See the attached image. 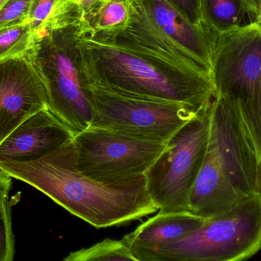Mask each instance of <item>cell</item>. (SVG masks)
<instances>
[{
    "label": "cell",
    "instance_id": "obj_1",
    "mask_svg": "<svg viewBox=\"0 0 261 261\" xmlns=\"http://www.w3.org/2000/svg\"><path fill=\"white\" fill-rule=\"evenodd\" d=\"M0 169L96 228L126 225L159 211L145 175L102 182L79 171L73 138L35 161H0Z\"/></svg>",
    "mask_w": 261,
    "mask_h": 261
},
{
    "label": "cell",
    "instance_id": "obj_2",
    "mask_svg": "<svg viewBox=\"0 0 261 261\" xmlns=\"http://www.w3.org/2000/svg\"><path fill=\"white\" fill-rule=\"evenodd\" d=\"M84 83L119 94L206 111L216 96L211 73L193 70L130 43L87 31L81 41Z\"/></svg>",
    "mask_w": 261,
    "mask_h": 261
},
{
    "label": "cell",
    "instance_id": "obj_3",
    "mask_svg": "<svg viewBox=\"0 0 261 261\" xmlns=\"http://www.w3.org/2000/svg\"><path fill=\"white\" fill-rule=\"evenodd\" d=\"M261 194V156L239 116L220 96L211 106L208 149L190 194V213L205 219Z\"/></svg>",
    "mask_w": 261,
    "mask_h": 261
},
{
    "label": "cell",
    "instance_id": "obj_4",
    "mask_svg": "<svg viewBox=\"0 0 261 261\" xmlns=\"http://www.w3.org/2000/svg\"><path fill=\"white\" fill-rule=\"evenodd\" d=\"M87 30L81 22L45 31L35 36L28 55L44 85L49 110L74 135L90 128L92 122L81 49Z\"/></svg>",
    "mask_w": 261,
    "mask_h": 261
},
{
    "label": "cell",
    "instance_id": "obj_5",
    "mask_svg": "<svg viewBox=\"0 0 261 261\" xmlns=\"http://www.w3.org/2000/svg\"><path fill=\"white\" fill-rule=\"evenodd\" d=\"M129 1L126 29L106 36L142 47L184 67L211 73L218 35L204 24H192L166 0Z\"/></svg>",
    "mask_w": 261,
    "mask_h": 261
},
{
    "label": "cell",
    "instance_id": "obj_6",
    "mask_svg": "<svg viewBox=\"0 0 261 261\" xmlns=\"http://www.w3.org/2000/svg\"><path fill=\"white\" fill-rule=\"evenodd\" d=\"M261 249V194L176 242L132 252L142 261H244Z\"/></svg>",
    "mask_w": 261,
    "mask_h": 261
},
{
    "label": "cell",
    "instance_id": "obj_7",
    "mask_svg": "<svg viewBox=\"0 0 261 261\" xmlns=\"http://www.w3.org/2000/svg\"><path fill=\"white\" fill-rule=\"evenodd\" d=\"M212 77L261 156V24L251 21L218 35Z\"/></svg>",
    "mask_w": 261,
    "mask_h": 261
},
{
    "label": "cell",
    "instance_id": "obj_8",
    "mask_svg": "<svg viewBox=\"0 0 261 261\" xmlns=\"http://www.w3.org/2000/svg\"><path fill=\"white\" fill-rule=\"evenodd\" d=\"M211 107L177 130L145 173L147 190L161 213L190 212L189 202L208 149Z\"/></svg>",
    "mask_w": 261,
    "mask_h": 261
},
{
    "label": "cell",
    "instance_id": "obj_9",
    "mask_svg": "<svg viewBox=\"0 0 261 261\" xmlns=\"http://www.w3.org/2000/svg\"><path fill=\"white\" fill-rule=\"evenodd\" d=\"M92 113L90 127L167 142L199 113L176 103L119 94L84 83Z\"/></svg>",
    "mask_w": 261,
    "mask_h": 261
},
{
    "label": "cell",
    "instance_id": "obj_10",
    "mask_svg": "<svg viewBox=\"0 0 261 261\" xmlns=\"http://www.w3.org/2000/svg\"><path fill=\"white\" fill-rule=\"evenodd\" d=\"M73 144L79 171L102 182L145 175L167 145V142L94 127L75 135Z\"/></svg>",
    "mask_w": 261,
    "mask_h": 261
},
{
    "label": "cell",
    "instance_id": "obj_11",
    "mask_svg": "<svg viewBox=\"0 0 261 261\" xmlns=\"http://www.w3.org/2000/svg\"><path fill=\"white\" fill-rule=\"evenodd\" d=\"M47 108L44 85L28 55L0 63V144L22 122Z\"/></svg>",
    "mask_w": 261,
    "mask_h": 261
},
{
    "label": "cell",
    "instance_id": "obj_12",
    "mask_svg": "<svg viewBox=\"0 0 261 261\" xmlns=\"http://www.w3.org/2000/svg\"><path fill=\"white\" fill-rule=\"evenodd\" d=\"M74 135L48 108L17 127L0 144V161L28 162L45 156Z\"/></svg>",
    "mask_w": 261,
    "mask_h": 261
},
{
    "label": "cell",
    "instance_id": "obj_13",
    "mask_svg": "<svg viewBox=\"0 0 261 261\" xmlns=\"http://www.w3.org/2000/svg\"><path fill=\"white\" fill-rule=\"evenodd\" d=\"M205 219L190 212L161 213L147 219L122 241L130 250L176 242L200 228Z\"/></svg>",
    "mask_w": 261,
    "mask_h": 261
},
{
    "label": "cell",
    "instance_id": "obj_14",
    "mask_svg": "<svg viewBox=\"0 0 261 261\" xmlns=\"http://www.w3.org/2000/svg\"><path fill=\"white\" fill-rule=\"evenodd\" d=\"M201 22L216 35L243 25L251 17L248 0H199Z\"/></svg>",
    "mask_w": 261,
    "mask_h": 261
},
{
    "label": "cell",
    "instance_id": "obj_15",
    "mask_svg": "<svg viewBox=\"0 0 261 261\" xmlns=\"http://www.w3.org/2000/svg\"><path fill=\"white\" fill-rule=\"evenodd\" d=\"M130 16L129 0H107L99 5L84 23L90 33L115 35L126 29Z\"/></svg>",
    "mask_w": 261,
    "mask_h": 261
},
{
    "label": "cell",
    "instance_id": "obj_16",
    "mask_svg": "<svg viewBox=\"0 0 261 261\" xmlns=\"http://www.w3.org/2000/svg\"><path fill=\"white\" fill-rule=\"evenodd\" d=\"M62 261H142L122 240L106 239L70 253Z\"/></svg>",
    "mask_w": 261,
    "mask_h": 261
},
{
    "label": "cell",
    "instance_id": "obj_17",
    "mask_svg": "<svg viewBox=\"0 0 261 261\" xmlns=\"http://www.w3.org/2000/svg\"><path fill=\"white\" fill-rule=\"evenodd\" d=\"M34 41L35 35L29 24L0 29V63L27 56Z\"/></svg>",
    "mask_w": 261,
    "mask_h": 261
},
{
    "label": "cell",
    "instance_id": "obj_18",
    "mask_svg": "<svg viewBox=\"0 0 261 261\" xmlns=\"http://www.w3.org/2000/svg\"><path fill=\"white\" fill-rule=\"evenodd\" d=\"M15 236L12 231L9 195L0 199V261H13Z\"/></svg>",
    "mask_w": 261,
    "mask_h": 261
},
{
    "label": "cell",
    "instance_id": "obj_19",
    "mask_svg": "<svg viewBox=\"0 0 261 261\" xmlns=\"http://www.w3.org/2000/svg\"><path fill=\"white\" fill-rule=\"evenodd\" d=\"M31 4L32 0H6L0 8V29L28 24Z\"/></svg>",
    "mask_w": 261,
    "mask_h": 261
},
{
    "label": "cell",
    "instance_id": "obj_20",
    "mask_svg": "<svg viewBox=\"0 0 261 261\" xmlns=\"http://www.w3.org/2000/svg\"><path fill=\"white\" fill-rule=\"evenodd\" d=\"M58 0H32L29 22L35 36L44 32Z\"/></svg>",
    "mask_w": 261,
    "mask_h": 261
},
{
    "label": "cell",
    "instance_id": "obj_21",
    "mask_svg": "<svg viewBox=\"0 0 261 261\" xmlns=\"http://www.w3.org/2000/svg\"><path fill=\"white\" fill-rule=\"evenodd\" d=\"M189 21L195 25L203 24L201 22L199 0H166Z\"/></svg>",
    "mask_w": 261,
    "mask_h": 261
},
{
    "label": "cell",
    "instance_id": "obj_22",
    "mask_svg": "<svg viewBox=\"0 0 261 261\" xmlns=\"http://www.w3.org/2000/svg\"><path fill=\"white\" fill-rule=\"evenodd\" d=\"M12 189V178L0 169V199L9 195Z\"/></svg>",
    "mask_w": 261,
    "mask_h": 261
},
{
    "label": "cell",
    "instance_id": "obj_23",
    "mask_svg": "<svg viewBox=\"0 0 261 261\" xmlns=\"http://www.w3.org/2000/svg\"><path fill=\"white\" fill-rule=\"evenodd\" d=\"M251 8L252 21L261 24V0H248Z\"/></svg>",
    "mask_w": 261,
    "mask_h": 261
},
{
    "label": "cell",
    "instance_id": "obj_24",
    "mask_svg": "<svg viewBox=\"0 0 261 261\" xmlns=\"http://www.w3.org/2000/svg\"><path fill=\"white\" fill-rule=\"evenodd\" d=\"M6 1V0H0V8L2 7V6L4 4L5 2Z\"/></svg>",
    "mask_w": 261,
    "mask_h": 261
},
{
    "label": "cell",
    "instance_id": "obj_25",
    "mask_svg": "<svg viewBox=\"0 0 261 261\" xmlns=\"http://www.w3.org/2000/svg\"><path fill=\"white\" fill-rule=\"evenodd\" d=\"M105 1H107V0H101V3H103Z\"/></svg>",
    "mask_w": 261,
    "mask_h": 261
}]
</instances>
